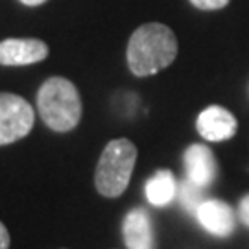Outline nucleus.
Listing matches in <instances>:
<instances>
[{
	"label": "nucleus",
	"instance_id": "nucleus-1",
	"mask_svg": "<svg viewBox=\"0 0 249 249\" xmlns=\"http://www.w3.org/2000/svg\"><path fill=\"white\" fill-rule=\"evenodd\" d=\"M178 57V37L166 24L148 22L135 30L127 43V67L139 78L153 76Z\"/></svg>",
	"mask_w": 249,
	"mask_h": 249
},
{
	"label": "nucleus",
	"instance_id": "nucleus-2",
	"mask_svg": "<svg viewBox=\"0 0 249 249\" xmlns=\"http://www.w3.org/2000/svg\"><path fill=\"white\" fill-rule=\"evenodd\" d=\"M37 109L50 129L57 133L72 131L81 120V96L76 85L67 78L53 76L39 87Z\"/></svg>",
	"mask_w": 249,
	"mask_h": 249
},
{
	"label": "nucleus",
	"instance_id": "nucleus-3",
	"mask_svg": "<svg viewBox=\"0 0 249 249\" xmlns=\"http://www.w3.org/2000/svg\"><path fill=\"white\" fill-rule=\"evenodd\" d=\"M137 162V146L127 139H115L107 144L96 164L94 185L102 196L118 197L124 194Z\"/></svg>",
	"mask_w": 249,
	"mask_h": 249
},
{
	"label": "nucleus",
	"instance_id": "nucleus-4",
	"mask_svg": "<svg viewBox=\"0 0 249 249\" xmlns=\"http://www.w3.org/2000/svg\"><path fill=\"white\" fill-rule=\"evenodd\" d=\"M36 122L34 109L22 96L0 92V146L24 139Z\"/></svg>",
	"mask_w": 249,
	"mask_h": 249
},
{
	"label": "nucleus",
	"instance_id": "nucleus-5",
	"mask_svg": "<svg viewBox=\"0 0 249 249\" xmlns=\"http://www.w3.org/2000/svg\"><path fill=\"white\" fill-rule=\"evenodd\" d=\"M197 133L209 142H222L234 137L238 122L231 111L222 106H211L203 109L196 120Z\"/></svg>",
	"mask_w": 249,
	"mask_h": 249
},
{
	"label": "nucleus",
	"instance_id": "nucleus-6",
	"mask_svg": "<svg viewBox=\"0 0 249 249\" xmlns=\"http://www.w3.org/2000/svg\"><path fill=\"white\" fill-rule=\"evenodd\" d=\"M187 179L201 188L211 187L218 174V164L213 150L205 144H190L183 153Z\"/></svg>",
	"mask_w": 249,
	"mask_h": 249
},
{
	"label": "nucleus",
	"instance_id": "nucleus-7",
	"mask_svg": "<svg viewBox=\"0 0 249 249\" xmlns=\"http://www.w3.org/2000/svg\"><path fill=\"white\" fill-rule=\"evenodd\" d=\"M196 218L205 231L220 238L232 234L236 227V214L231 205L222 199H205L196 211Z\"/></svg>",
	"mask_w": 249,
	"mask_h": 249
},
{
	"label": "nucleus",
	"instance_id": "nucleus-8",
	"mask_svg": "<svg viewBox=\"0 0 249 249\" xmlns=\"http://www.w3.org/2000/svg\"><path fill=\"white\" fill-rule=\"evenodd\" d=\"M48 57V46L39 39H4L0 43V65L22 67Z\"/></svg>",
	"mask_w": 249,
	"mask_h": 249
},
{
	"label": "nucleus",
	"instance_id": "nucleus-9",
	"mask_svg": "<svg viewBox=\"0 0 249 249\" xmlns=\"http://www.w3.org/2000/svg\"><path fill=\"white\" fill-rule=\"evenodd\" d=\"M122 236L127 249H155V234L150 213L142 207L129 211L122 223Z\"/></svg>",
	"mask_w": 249,
	"mask_h": 249
},
{
	"label": "nucleus",
	"instance_id": "nucleus-10",
	"mask_svg": "<svg viewBox=\"0 0 249 249\" xmlns=\"http://www.w3.org/2000/svg\"><path fill=\"white\" fill-rule=\"evenodd\" d=\"M178 187L179 185L176 181V176L170 170H159L148 179L144 187L146 199L153 207H166L178 196Z\"/></svg>",
	"mask_w": 249,
	"mask_h": 249
},
{
	"label": "nucleus",
	"instance_id": "nucleus-11",
	"mask_svg": "<svg viewBox=\"0 0 249 249\" xmlns=\"http://www.w3.org/2000/svg\"><path fill=\"white\" fill-rule=\"evenodd\" d=\"M203 190L205 188L197 187L194 185L192 181H181L178 187V197H179V203L181 207L190 214H196V211L199 209V205L203 203Z\"/></svg>",
	"mask_w": 249,
	"mask_h": 249
},
{
	"label": "nucleus",
	"instance_id": "nucleus-12",
	"mask_svg": "<svg viewBox=\"0 0 249 249\" xmlns=\"http://www.w3.org/2000/svg\"><path fill=\"white\" fill-rule=\"evenodd\" d=\"M231 0H190V4L197 9H203V11H216V9H222L229 4Z\"/></svg>",
	"mask_w": 249,
	"mask_h": 249
},
{
	"label": "nucleus",
	"instance_id": "nucleus-13",
	"mask_svg": "<svg viewBox=\"0 0 249 249\" xmlns=\"http://www.w3.org/2000/svg\"><path fill=\"white\" fill-rule=\"evenodd\" d=\"M238 218L244 225L249 227V194H246L238 203Z\"/></svg>",
	"mask_w": 249,
	"mask_h": 249
},
{
	"label": "nucleus",
	"instance_id": "nucleus-14",
	"mask_svg": "<svg viewBox=\"0 0 249 249\" xmlns=\"http://www.w3.org/2000/svg\"><path fill=\"white\" fill-rule=\"evenodd\" d=\"M0 249H9V232L2 222H0Z\"/></svg>",
	"mask_w": 249,
	"mask_h": 249
},
{
	"label": "nucleus",
	"instance_id": "nucleus-15",
	"mask_svg": "<svg viewBox=\"0 0 249 249\" xmlns=\"http://www.w3.org/2000/svg\"><path fill=\"white\" fill-rule=\"evenodd\" d=\"M24 6H41V4H45L46 0H20Z\"/></svg>",
	"mask_w": 249,
	"mask_h": 249
}]
</instances>
